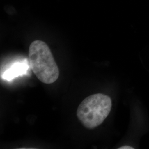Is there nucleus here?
<instances>
[{
    "mask_svg": "<svg viewBox=\"0 0 149 149\" xmlns=\"http://www.w3.org/2000/svg\"><path fill=\"white\" fill-rule=\"evenodd\" d=\"M29 64L38 79L52 84L59 78V68L48 45L42 40L33 41L29 48Z\"/></svg>",
    "mask_w": 149,
    "mask_h": 149,
    "instance_id": "1",
    "label": "nucleus"
},
{
    "mask_svg": "<svg viewBox=\"0 0 149 149\" xmlns=\"http://www.w3.org/2000/svg\"><path fill=\"white\" fill-rule=\"evenodd\" d=\"M111 98L103 93L88 96L80 103L77 117L87 129H92L100 125L111 111Z\"/></svg>",
    "mask_w": 149,
    "mask_h": 149,
    "instance_id": "2",
    "label": "nucleus"
},
{
    "mask_svg": "<svg viewBox=\"0 0 149 149\" xmlns=\"http://www.w3.org/2000/svg\"><path fill=\"white\" fill-rule=\"evenodd\" d=\"M28 69L27 64L17 63L7 70L3 75V77L7 80H11L18 76L24 74Z\"/></svg>",
    "mask_w": 149,
    "mask_h": 149,
    "instance_id": "3",
    "label": "nucleus"
},
{
    "mask_svg": "<svg viewBox=\"0 0 149 149\" xmlns=\"http://www.w3.org/2000/svg\"><path fill=\"white\" fill-rule=\"evenodd\" d=\"M133 149V148H132L131 146H122L120 148H119V149Z\"/></svg>",
    "mask_w": 149,
    "mask_h": 149,
    "instance_id": "4",
    "label": "nucleus"
}]
</instances>
